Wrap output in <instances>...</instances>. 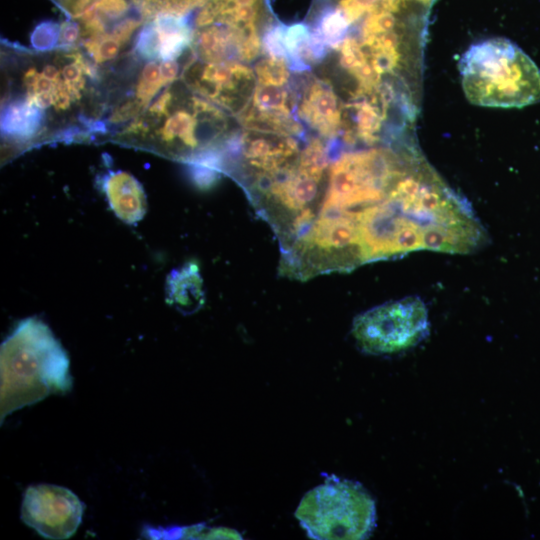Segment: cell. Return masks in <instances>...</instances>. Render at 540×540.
Returning a JSON list of instances; mask_svg holds the SVG:
<instances>
[{"label": "cell", "instance_id": "cell-9", "mask_svg": "<svg viewBox=\"0 0 540 540\" xmlns=\"http://www.w3.org/2000/svg\"><path fill=\"white\" fill-rule=\"evenodd\" d=\"M299 114L326 138H333L341 128L338 99L326 80L311 81L301 100Z\"/></svg>", "mask_w": 540, "mask_h": 540}, {"label": "cell", "instance_id": "cell-8", "mask_svg": "<svg viewBox=\"0 0 540 540\" xmlns=\"http://www.w3.org/2000/svg\"><path fill=\"white\" fill-rule=\"evenodd\" d=\"M184 72L190 88L226 109L233 110L239 104L245 107L254 89L253 71L240 62L188 64Z\"/></svg>", "mask_w": 540, "mask_h": 540}, {"label": "cell", "instance_id": "cell-2", "mask_svg": "<svg viewBox=\"0 0 540 540\" xmlns=\"http://www.w3.org/2000/svg\"><path fill=\"white\" fill-rule=\"evenodd\" d=\"M0 352L1 423L18 409L70 390L68 356L41 320L21 321Z\"/></svg>", "mask_w": 540, "mask_h": 540}, {"label": "cell", "instance_id": "cell-11", "mask_svg": "<svg viewBox=\"0 0 540 540\" xmlns=\"http://www.w3.org/2000/svg\"><path fill=\"white\" fill-rule=\"evenodd\" d=\"M45 131L46 119L41 110L21 99L6 100L1 116V132L5 138L28 142Z\"/></svg>", "mask_w": 540, "mask_h": 540}, {"label": "cell", "instance_id": "cell-14", "mask_svg": "<svg viewBox=\"0 0 540 540\" xmlns=\"http://www.w3.org/2000/svg\"><path fill=\"white\" fill-rule=\"evenodd\" d=\"M149 538L165 539H241L239 533L228 528H209L205 525L175 527L169 529H146Z\"/></svg>", "mask_w": 540, "mask_h": 540}, {"label": "cell", "instance_id": "cell-7", "mask_svg": "<svg viewBox=\"0 0 540 540\" xmlns=\"http://www.w3.org/2000/svg\"><path fill=\"white\" fill-rule=\"evenodd\" d=\"M83 509V503L69 489L38 484L24 493L21 519L45 538L67 539L80 525Z\"/></svg>", "mask_w": 540, "mask_h": 540}, {"label": "cell", "instance_id": "cell-16", "mask_svg": "<svg viewBox=\"0 0 540 540\" xmlns=\"http://www.w3.org/2000/svg\"><path fill=\"white\" fill-rule=\"evenodd\" d=\"M284 30V25L275 23L270 24L265 31L261 39V43L264 51L269 55V57L286 60Z\"/></svg>", "mask_w": 540, "mask_h": 540}, {"label": "cell", "instance_id": "cell-10", "mask_svg": "<svg viewBox=\"0 0 540 540\" xmlns=\"http://www.w3.org/2000/svg\"><path fill=\"white\" fill-rule=\"evenodd\" d=\"M109 205L127 223L139 221L146 211V199L140 183L122 171L109 172L101 180Z\"/></svg>", "mask_w": 540, "mask_h": 540}, {"label": "cell", "instance_id": "cell-3", "mask_svg": "<svg viewBox=\"0 0 540 540\" xmlns=\"http://www.w3.org/2000/svg\"><path fill=\"white\" fill-rule=\"evenodd\" d=\"M467 100L477 106L522 108L540 100V70L515 43L490 38L472 44L459 61Z\"/></svg>", "mask_w": 540, "mask_h": 540}, {"label": "cell", "instance_id": "cell-13", "mask_svg": "<svg viewBox=\"0 0 540 540\" xmlns=\"http://www.w3.org/2000/svg\"><path fill=\"white\" fill-rule=\"evenodd\" d=\"M151 20L156 29L159 60H175L192 43L194 28L188 15L162 13Z\"/></svg>", "mask_w": 540, "mask_h": 540}, {"label": "cell", "instance_id": "cell-12", "mask_svg": "<svg viewBox=\"0 0 540 540\" xmlns=\"http://www.w3.org/2000/svg\"><path fill=\"white\" fill-rule=\"evenodd\" d=\"M167 296L168 301L184 313H192L203 305L205 293L197 264L186 263L171 272L167 280Z\"/></svg>", "mask_w": 540, "mask_h": 540}, {"label": "cell", "instance_id": "cell-17", "mask_svg": "<svg viewBox=\"0 0 540 540\" xmlns=\"http://www.w3.org/2000/svg\"><path fill=\"white\" fill-rule=\"evenodd\" d=\"M209 0H148L156 13L188 15L196 7H202Z\"/></svg>", "mask_w": 540, "mask_h": 540}, {"label": "cell", "instance_id": "cell-18", "mask_svg": "<svg viewBox=\"0 0 540 540\" xmlns=\"http://www.w3.org/2000/svg\"><path fill=\"white\" fill-rule=\"evenodd\" d=\"M68 17L78 19L86 13L98 0H51Z\"/></svg>", "mask_w": 540, "mask_h": 540}, {"label": "cell", "instance_id": "cell-4", "mask_svg": "<svg viewBox=\"0 0 540 540\" xmlns=\"http://www.w3.org/2000/svg\"><path fill=\"white\" fill-rule=\"evenodd\" d=\"M172 88H167L148 110L122 130L126 140L147 142L148 146L177 156L184 162L192 156L218 148L226 137L223 113L209 101L195 96L175 108Z\"/></svg>", "mask_w": 540, "mask_h": 540}, {"label": "cell", "instance_id": "cell-1", "mask_svg": "<svg viewBox=\"0 0 540 540\" xmlns=\"http://www.w3.org/2000/svg\"><path fill=\"white\" fill-rule=\"evenodd\" d=\"M9 98L21 99L43 112L46 124H68L76 113L90 132L84 114L97 100L98 69L75 48H61L35 58H20L11 66Z\"/></svg>", "mask_w": 540, "mask_h": 540}, {"label": "cell", "instance_id": "cell-15", "mask_svg": "<svg viewBox=\"0 0 540 540\" xmlns=\"http://www.w3.org/2000/svg\"><path fill=\"white\" fill-rule=\"evenodd\" d=\"M61 25L53 21L38 24L31 34V44L38 52L53 50L59 46Z\"/></svg>", "mask_w": 540, "mask_h": 540}, {"label": "cell", "instance_id": "cell-6", "mask_svg": "<svg viewBox=\"0 0 540 540\" xmlns=\"http://www.w3.org/2000/svg\"><path fill=\"white\" fill-rule=\"evenodd\" d=\"M428 312L418 297H406L374 307L353 321L352 335L368 354H392L418 344L428 333Z\"/></svg>", "mask_w": 540, "mask_h": 540}, {"label": "cell", "instance_id": "cell-5", "mask_svg": "<svg viewBox=\"0 0 540 540\" xmlns=\"http://www.w3.org/2000/svg\"><path fill=\"white\" fill-rule=\"evenodd\" d=\"M295 517L312 539L367 538L375 526V503L357 482L330 476L308 491Z\"/></svg>", "mask_w": 540, "mask_h": 540}]
</instances>
